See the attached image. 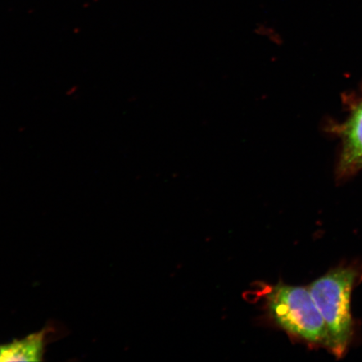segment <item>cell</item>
<instances>
[{
    "label": "cell",
    "instance_id": "6da1fadb",
    "mask_svg": "<svg viewBox=\"0 0 362 362\" xmlns=\"http://www.w3.org/2000/svg\"><path fill=\"white\" fill-rule=\"evenodd\" d=\"M362 281L361 262L341 264L312 283L309 289L328 329L329 351L342 358L355 336L353 289Z\"/></svg>",
    "mask_w": 362,
    "mask_h": 362
},
{
    "label": "cell",
    "instance_id": "7a4b0ae2",
    "mask_svg": "<svg viewBox=\"0 0 362 362\" xmlns=\"http://www.w3.org/2000/svg\"><path fill=\"white\" fill-rule=\"evenodd\" d=\"M269 314L288 334L315 347L329 351L327 324L309 287L279 284L267 296Z\"/></svg>",
    "mask_w": 362,
    "mask_h": 362
},
{
    "label": "cell",
    "instance_id": "3957f363",
    "mask_svg": "<svg viewBox=\"0 0 362 362\" xmlns=\"http://www.w3.org/2000/svg\"><path fill=\"white\" fill-rule=\"evenodd\" d=\"M346 115L342 122L330 120L325 131L339 142L336 175L346 180L362 170V87L356 92L343 94Z\"/></svg>",
    "mask_w": 362,
    "mask_h": 362
},
{
    "label": "cell",
    "instance_id": "277c9868",
    "mask_svg": "<svg viewBox=\"0 0 362 362\" xmlns=\"http://www.w3.org/2000/svg\"><path fill=\"white\" fill-rule=\"evenodd\" d=\"M47 333V329H44L42 332L0 346V361H42Z\"/></svg>",
    "mask_w": 362,
    "mask_h": 362
},
{
    "label": "cell",
    "instance_id": "5b68a950",
    "mask_svg": "<svg viewBox=\"0 0 362 362\" xmlns=\"http://www.w3.org/2000/svg\"><path fill=\"white\" fill-rule=\"evenodd\" d=\"M255 33L260 37L265 38L274 45H281L284 42L281 35L273 26L266 24L257 25Z\"/></svg>",
    "mask_w": 362,
    "mask_h": 362
}]
</instances>
